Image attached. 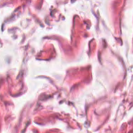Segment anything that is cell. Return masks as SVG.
Here are the masks:
<instances>
[]
</instances>
